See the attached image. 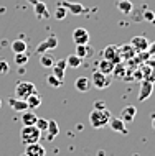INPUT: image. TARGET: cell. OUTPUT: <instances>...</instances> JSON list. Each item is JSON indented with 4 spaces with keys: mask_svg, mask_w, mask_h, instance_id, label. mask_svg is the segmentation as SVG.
Here are the masks:
<instances>
[{
    "mask_svg": "<svg viewBox=\"0 0 155 156\" xmlns=\"http://www.w3.org/2000/svg\"><path fill=\"white\" fill-rule=\"evenodd\" d=\"M152 128L155 130V115H153V119H152Z\"/></svg>",
    "mask_w": 155,
    "mask_h": 156,
    "instance_id": "obj_35",
    "label": "cell"
},
{
    "mask_svg": "<svg viewBox=\"0 0 155 156\" xmlns=\"http://www.w3.org/2000/svg\"><path fill=\"white\" fill-rule=\"evenodd\" d=\"M131 44H132V48L135 49V53H144V51H147L149 49V44H150V41L147 40L145 36H134L132 40H131Z\"/></svg>",
    "mask_w": 155,
    "mask_h": 156,
    "instance_id": "obj_7",
    "label": "cell"
},
{
    "mask_svg": "<svg viewBox=\"0 0 155 156\" xmlns=\"http://www.w3.org/2000/svg\"><path fill=\"white\" fill-rule=\"evenodd\" d=\"M58 5L65 7L68 10V13H73V15H81L86 12V7L83 3H78V2H68V0H63V2H58Z\"/></svg>",
    "mask_w": 155,
    "mask_h": 156,
    "instance_id": "obj_6",
    "label": "cell"
},
{
    "mask_svg": "<svg viewBox=\"0 0 155 156\" xmlns=\"http://www.w3.org/2000/svg\"><path fill=\"white\" fill-rule=\"evenodd\" d=\"M56 48H58V36L56 35H50L46 40H43L41 43H38L35 53L36 54H41V53L51 51V49H56Z\"/></svg>",
    "mask_w": 155,
    "mask_h": 156,
    "instance_id": "obj_5",
    "label": "cell"
},
{
    "mask_svg": "<svg viewBox=\"0 0 155 156\" xmlns=\"http://www.w3.org/2000/svg\"><path fill=\"white\" fill-rule=\"evenodd\" d=\"M119 54H120V59H131V58L135 56V49L132 48V44H124L119 48Z\"/></svg>",
    "mask_w": 155,
    "mask_h": 156,
    "instance_id": "obj_21",
    "label": "cell"
},
{
    "mask_svg": "<svg viewBox=\"0 0 155 156\" xmlns=\"http://www.w3.org/2000/svg\"><path fill=\"white\" fill-rule=\"evenodd\" d=\"M41 132L36 128V125H23V128L20 130V140L25 146L31 145V143H40Z\"/></svg>",
    "mask_w": 155,
    "mask_h": 156,
    "instance_id": "obj_2",
    "label": "cell"
},
{
    "mask_svg": "<svg viewBox=\"0 0 155 156\" xmlns=\"http://www.w3.org/2000/svg\"><path fill=\"white\" fill-rule=\"evenodd\" d=\"M66 15H68V10H66L65 7L58 5L56 10H54V18H56V20H65Z\"/></svg>",
    "mask_w": 155,
    "mask_h": 156,
    "instance_id": "obj_30",
    "label": "cell"
},
{
    "mask_svg": "<svg viewBox=\"0 0 155 156\" xmlns=\"http://www.w3.org/2000/svg\"><path fill=\"white\" fill-rule=\"evenodd\" d=\"M66 59H56L54 61V64L51 66V71L53 73L51 74H54L58 79H65V71H66Z\"/></svg>",
    "mask_w": 155,
    "mask_h": 156,
    "instance_id": "obj_13",
    "label": "cell"
},
{
    "mask_svg": "<svg viewBox=\"0 0 155 156\" xmlns=\"http://www.w3.org/2000/svg\"><path fill=\"white\" fill-rule=\"evenodd\" d=\"M91 84L99 90L107 89V87L111 86V77H109L107 74H102L101 71H94L93 76H91Z\"/></svg>",
    "mask_w": 155,
    "mask_h": 156,
    "instance_id": "obj_4",
    "label": "cell"
},
{
    "mask_svg": "<svg viewBox=\"0 0 155 156\" xmlns=\"http://www.w3.org/2000/svg\"><path fill=\"white\" fill-rule=\"evenodd\" d=\"M33 12H35V15L38 16V20H45V18H48V16H50L46 3H43V2H36L35 5H33Z\"/></svg>",
    "mask_w": 155,
    "mask_h": 156,
    "instance_id": "obj_17",
    "label": "cell"
},
{
    "mask_svg": "<svg viewBox=\"0 0 155 156\" xmlns=\"http://www.w3.org/2000/svg\"><path fill=\"white\" fill-rule=\"evenodd\" d=\"M116 7H117V10H119L120 13H124V15L132 13V10H134V3L131 2V0H119V2L116 3Z\"/></svg>",
    "mask_w": 155,
    "mask_h": 156,
    "instance_id": "obj_19",
    "label": "cell"
},
{
    "mask_svg": "<svg viewBox=\"0 0 155 156\" xmlns=\"http://www.w3.org/2000/svg\"><path fill=\"white\" fill-rule=\"evenodd\" d=\"M104 59H109L111 62H114V64H119L122 61L120 59V54H119V48L116 44L106 46V49H104Z\"/></svg>",
    "mask_w": 155,
    "mask_h": 156,
    "instance_id": "obj_8",
    "label": "cell"
},
{
    "mask_svg": "<svg viewBox=\"0 0 155 156\" xmlns=\"http://www.w3.org/2000/svg\"><path fill=\"white\" fill-rule=\"evenodd\" d=\"M36 2H38V0H28V3H31V5H35Z\"/></svg>",
    "mask_w": 155,
    "mask_h": 156,
    "instance_id": "obj_36",
    "label": "cell"
},
{
    "mask_svg": "<svg viewBox=\"0 0 155 156\" xmlns=\"http://www.w3.org/2000/svg\"><path fill=\"white\" fill-rule=\"evenodd\" d=\"M0 107H2V100H0Z\"/></svg>",
    "mask_w": 155,
    "mask_h": 156,
    "instance_id": "obj_39",
    "label": "cell"
},
{
    "mask_svg": "<svg viewBox=\"0 0 155 156\" xmlns=\"http://www.w3.org/2000/svg\"><path fill=\"white\" fill-rule=\"evenodd\" d=\"M8 105H10L15 112H25L28 108L27 102H25L23 99H18V97H10V99H8Z\"/></svg>",
    "mask_w": 155,
    "mask_h": 156,
    "instance_id": "obj_16",
    "label": "cell"
},
{
    "mask_svg": "<svg viewBox=\"0 0 155 156\" xmlns=\"http://www.w3.org/2000/svg\"><path fill=\"white\" fill-rule=\"evenodd\" d=\"M8 69H10L8 62L5 59H0V74H8Z\"/></svg>",
    "mask_w": 155,
    "mask_h": 156,
    "instance_id": "obj_32",
    "label": "cell"
},
{
    "mask_svg": "<svg viewBox=\"0 0 155 156\" xmlns=\"http://www.w3.org/2000/svg\"><path fill=\"white\" fill-rule=\"evenodd\" d=\"M94 108H106V104L104 102H94Z\"/></svg>",
    "mask_w": 155,
    "mask_h": 156,
    "instance_id": "obj_34",
    "label": "cell"
},
{
    "mask_svg": "<svg viewBox=\"0 0 155 156\" xmlns=\"http://www.w3.org/2000/svg\"><path fill=\"white\" fill-rule=\"evenodd\" d=\"M73 41L74 44H87L89 43V33L86 28H76L73 31Z\"/></svg>",
    "mask_w": 155,
    "mask_h": 156,
    "instance_id": "obj_10",
    "label": "cell"
},
{
    "mask_svg": "<svg viewBox=\"0 0 155 156\" xmlns=\"http://www.w3.org/2000/svg\"><path fill=\"white\" fill-rule=\"evenodd\" d=\"M152 23H155V15H153V22H152Z\"/></svg>",
    "mask_w": 155,
    "mask_h": 156,
    "instance_id": "obj_37",
    "label": "cell"
},
{
    "mask_svg": "<svg viewBox=\"0 0 155 156\" xmlns=\"http://www.w3.org/2000/svg\"><path fill=\"white\" fill-rule=\"evenodd\" d=\"M10 48H12V51L13 53H27V41H23V40H15V41H12V44H10Z\"/></svg>",
    "mask_w": 155,
    "mask_h": 156,
    "instance_id": "obj_25",
    "label": "cell"
},
{
    "mask_svg": "<svg viewBox=\"0 0 155 156\" xmlns=\"http://www.w3.org/2000/svg\"><path fill=\"white\" fill-rule=\"evenodd\" d=\"M36 128L40 130L41 133L43 132H46V128H48V120H45V119H36Z\"/></svg>",
    "mask_w": 155,
    "mask_h": 156,
    "instance_id": "obj_31",
    "label": "cell"
},
{
    "mask_svg": "<svg viewBox=\"0 0 155 156\" xmlns=\"http://www.w3.org/2000/svg\"><path fill=\"white\" fill-rule=\"evenodd\" d=\"M83 64V59L78 56V54H69L68 58H66V66L68 67H73V69H76Z\"/></svg>",
    "mask_w": 155,
    "mask_h": 156,
    "instance_id": "obj_27",
    "label": "cell"
},
{
    "mask_svg": "<svg viewBox=\"0 0 155 156\" xmlns=\"http://www.w3.org/2000/svg\"><path fill=\"white\" fill-rule=\"evenodd\" d=\"M25 154L27 156H46V150L40 143H31V145H27Z\"/></svg>",
    "mask_w": 155,
    "mask_h": 156,
    "instance_id": "obj_11",
    "label": "cell"
},
{
    "mask_svg": "<svg viewBox=\"0 0 155 156\" xmlns=\"http://www.w3.org/2000/svg\"><path fill=\"white\" fill-rule=\"evenodd\" d=\"M74 87H76L78 92H87L93 87V84H91V79L86 77V76H81V77H78L76 81H74Z\"/></svg>",
    "mask_w": 155,
    "mask_h": 156,
    "instance_id": "obj_14",
    "label": "cell"
},
{
    "mask_svg": "<svg viewBox=\"0 0 155 156\" xmlns=\"http://www.w3.org/2000/svg\"><path fill=\"white\" fill-rule=\"evenodd\" d=\"M48 140H53L54 136H58V133H60V126H58V122L56 120H48Z\"/></svg>",
    "mask_w": 155,
    "mask_h": 156,
    "instance_id": "obj_24",
    "label": "cell"
},
{
    "mask_svg": "<svg viewBox=\"0 0 155 156\" xmlns=\"http://www.w3.org/2000/svg\"><path fill=\"white\" fill-rule=\"evenodd\" d=\"M137 115V108L134 107V105H127V107L122 108V112H120V119H122L125 123H131V122L135 119Z\"/></svg>",
    "mask_w": 155,
    "mask_h": 156,
    "instance_id": "obj_15",
    "label": "cell"
},
{
    "mask_svg": "<svg viewBox=\"0 0 155 156\" xmlns=\"http://www.w3.org/2000/svg\"><path fill=\"white\" fill-rule=\"evenodd\" d=\"M20 156H27V154H25V153H23V154H20Z\"/></svg>",
    "mask_w": 155,
    "mask_h": 156,
    "instance_id": "obj_38",
    "label": "cell"
},
{
    "mask_svg": "<svg viewBox=\"0 0 155 156\" xmlns=\"http://www.w3.org/2000/svg\"><path fill=\"white\" fill-rule=\"evenodd\" d=\"M153 92V82L152 81H144L140 86V90H139V100L140 102H144V100H147L150 95H152Z\"/></svg>",
    "mask_w": 155,
    "mask_h": 156,
    "instance_id": "obj_12",
    "label": "cell"
},
{
    "mask_svg": "<svg viewBox=\"0 0 155 156\" xmlns=\"http://www.w3.org/2000/svg\"><path fill=\"white\" fill-rule=\"evenodd\" d=\"M56 58H53L51 54H46V53H41V58H40V64L46 69H51V66L54 64Z\"/></svg>",
    "mask_w": 155,
    "mask_h": 156,
    "instance_id": "obj_26",
    "label": "cell"
},
{
    "mask_svg": "<svg viewBox=\"0 0 155 156\" xmlns=\"http://www.w3.org/2000/svg\"><path fill=\"white\" fill-rule=\"evenodd\" d=\"M28 62V54L27 53H15V64L25 66Z\"/></svg>",
    "mask_w": 155,
    "mask_h": 156,
    "instance_id": "obj_29",
    "label": "cell"
},
{
    "mask_svg": "<svg viewBox=\"0 0 155 156\" xmlns=\"http://www.w3.org/2000/svg\"><path fill=\"white\" fill-rule=\"evenodd\" d=\"M36 92V86L33 82H28V81H22L18 82L15 86V97H18V99H27L28 95L35 94Z\"/></svg>",
    "mask_w": 155,
    "mask_h": 156,
    "instance_id": "obj_3",
    "label": "cell"
},
{
    "mask_svg": "<svg viewBox=\"0 0 155 156\" xmlns=\"http://www.w3.org/2000/svg\"><path fill=\"white\" fill-rule=\"evenodd\" d=\"M114 62H111L109 59H102L99 61V66H98V71H101L102 74H107V76H111L112 73H114Z\"/></svg>",
    "mask_w": 155,
    "mask_h": 156,
    "instance_id": "obj_18",
    "label": "cell"
},
{
    "mask_svg": "<svg viewBox=\"0 0 155 156\" xmlns=\"http://www.w3.org/2000/svg\"><path fill=\"white\" fill-rule=\"evenodd\" d=\"M36 113L35 112H31L30 108H27L25 112H22V122H23V125H35L36 123Z\"/></svg>",
    "mask_w": 155,
    "mask_h": 156,
    "instance_id": "obj_23",
    "label": "cell"
},
{
    "mask_svg": "<svg viewBox=\"0 0 155 156\" xmlns=\"http://www.w3.org/2000/svg\"><path fill=\"white\" fill-rule=\"evenodd\" d=\"M153 12H150V10H145L144 12V20L145 22H153Z\"/></svg>",
    "mask_w": 155,
    "mask_h": 156,
    "instance_id": "obj_33",
    "label": "cell"
},
{
    "mask_svg": "<svg viewBox=\"0 0 155 156\" xmlns=\"http://www.w3.org/2000/svg\"><path fill=\"white\" fill-rule=\"evenodd\" d=\"M25 102H27L28 108L33 110V108H36V107H40V105H41V95L38 94V92H35V94L28 95L27 99H25Z\"/></svg>",
    "mask_w": 155,
    "mask_h": 156,
    "instance_id": "obj_22",
    "label": "cell"
},
{
    "mask_svg": "<svg viewBox=\"0 0 155 156\" xmlns=\"http://www.w3.org/2000/svg\"><path fill=\"white\" fill-rule=\"evenodd\" d=\"M46 84L50 87H54V89H58V87L63 86V79H58L54 74H48L46 76Z\"/></svg>",
    "mask_w": 155,
    "mask_h": 156,
    "instance_id": "obj_28",
    "label": "cell"
},
{
    "mask_svg": "<svg viewBox=\"0 0 155 156\" xmlns=\"http://www.w3.org/2000/svg\"><path fill=\"white\" fill-rule=\"evenodd\" d=\"M111 120V112L106 108H93L89 113V123L93 128H104Z\"/></svg>",
    "mask_w": 155,
    "mask_h": 156,
    "instance_id": "obj_1",
    "label": "cell"
},
{
    "mask_svg": "<svg viewBox=\"0 0 155 156\" xmlns=\"http://www.w3.org/2000/svg\"><path fill=\"white\" fill-rule=\"evenodd\" d=\"M109 126H111V130H114V132L117 133H122V135H127L129 133V130H127V126H125V122L120 119H117V117H111V120H109Z\"/></svg>",
    "mask_w": 155,
    "mask_h": 156,
    "instance_id": "obj_9",
    "label": "cell"
},
{
    "mask_svg": "<svg viewBox=\"0 0 155 156\" xmlns=\"http://www.w3.org/2000/svg\"><path fill=\"white\" fill-rule=\"evenodd\" d=\"M81 59H86V58H89L91 54H93V48L89 46V43L87 44H76V53Z\"/></svg>",
    "mask_w": 155,
    "mask_h": 156,
    "instance_id": "obj_20",
    "label": "cell"
}]
</instances>
